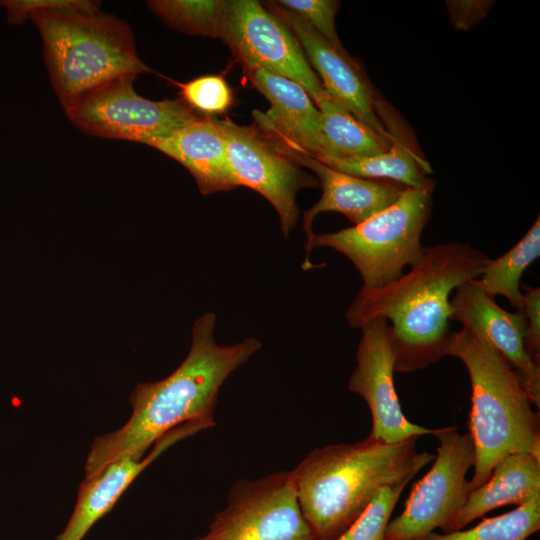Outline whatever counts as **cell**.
<instances>
[{"mask_svg": "<svg viewBox=\"0 0 540 540\" xmlns=\"http://www.w3.org/2000/svg\"><path fill=\"white\" fill-rule=\"evenodd\" d=\"M224 0H151L149 8L185 34L218 37Z\"/></svg>", "mask_w": 540, "mask_h": 540, "instance_id": "obj_24", "label": "cell"}, {"mask_svg": "<svg viewBox=\"0 0 540 540\" xmlns=\"http://www.w3.org/2000/svg\"><path fill=\"white\" fill-rule=\"evenodd\" d=\"M375 111L392 139L388 150L369 157L324 158L319 161L355 177L389 180L406 187L421 186L428 179L425 173L431 171L428 163L416 153L409 137L403 133L399 121L385 102L376 98Z\"/></svg>", "mask_w": 540, "mask_h": 540, "instance_id": "obj_20", "label": "cell"}, {"mask_svg": "<svg viewBox=\"0 0 540 540\" xmlns=\"http://www.w3.org/2000/svg\"><path fill=\"white\" fill-rule=\"evenodd\" d=\"M362 335L356 353L349 390L360 395L372 415L370 436L386 443H397L411 437L435 434L410 422L404 415L394 385V353L390 342L388 321L376 317L361 328Z\"/></svg>", "mask_w": 540, "mask_h": 540, "instance_id": "obj_12", "label": "cell"}, {"mask_svg": "<svg viewBox=\"0 0 540 540\" xmlns=\"http://www.w3.org/2000/svg\"><path fill=\"white\" fill-rule=\"evenodd\" d=\"M493 3V1L482 0H453L446 1V7L455 29L464 31L480 22Z\"/></svg>", "mask_w": 540, "mask_h": 540, "instance_id": "obj_29", "label": "cell"}, {"mask_svg": "<svg viewBox=\"0 0 540 540\" xmlns=\"http://www.w3.org/2000/svg\"><path fill=\"white\" fill-rule=\"evenodd\" d=\"M207 426L200 422L184 423L158 438L149 455L123 456L80 484L73 513L54 540H82L92 526L109 512L133 480L163 451L177 441Z\"/></svg>", "mask_w": 540, "mask_h": 540, "instance_id": "obj_16", "label": "cell"}, {"mask_svg": "<svg viewBox=\"0 0 540 540\" xmlns=\"http://www.w3.org/2000/svg\"><path fill=\"white\" fill-rule=\"evenodd\" d=\"M408 483L381 488L361 515L335 540H384L392 511Z\"/></svg>", "mask_w": 540, "mask_h": 540, "instance_id": "obj_25", "label": "cell"}, {"mask_svg": "<svg viewBox=\"0 0 540 540\" xmlns=\"http://www.w3.org/2000/svg\"><path fill=\"white\" fill-rule=\"evenodd\" d=\"M539 529L540 495H537L508 513L482 520L471 529L433 532L426 540H527Z\"/></svg>", "mask_w": 540, "mask_h": 540, "instance_id": "obj_23", "label": "cell"}, {"mask_svg": "<svg viewBox=\"0 0 540 540\" xmlns=\"http://www.w3.org/2000/svg\"><path fill=\"white\" fill-rule=\"evenodd\" d=\"M269 140L295 164L314 172L321 183V198L303 216L306 243L315 233L312 224L319 214L341 213L357 225L392 205L406 188L394 181L366 179L339 172L298 148Z\"/></svg>", "mask_w": 540, "mask_h": 540, "instance_id": "obj_15", "label": "cell"}, {"mask_svg": "<svg viewBox=\"0 0 540 540\" xmlns=\"http://www.w3.org/2000/svg\"><path fill=\"white\" fill-rule=\"evenodd\" d=\"M540 256L539 216L514 247L496 259H490L477 279L480 287L492 298L505 297L516 309L523 308L521 278Z\"/></svg>", "mask_w": 540, "mask_h": 540, "instance_id": "obj_22", "label": "cell"}, {"mask_svg": "<svg viewBox=\"0 0 540 540\" xmlns=\"http://www.w3.org/2000/svg\"><path fill=\"white\" fill-rule=\"evenodd\" d=\"M521 288L526 317L524 346L530 357L540 364V288L526 284H521Z\"/></svg>", "mask_w": 540, "mask_h": 540, "instance_id": "obj_28", "label": "cell"}, {"mask_svg": "<svg viewBox=\"0 0 540 540\" xmlns=\"http://www.w3.org/2000/svg\"><path fill=\"white\" fill-rule=\"evenodd\" d=\"M452 321L462 323L491 343L510 363L533 405L540 407V364L524 346L526 317L522 309L510 312L489 296L477 279L459 285L450 300Z\"/></svg>", "mask_w": 540, "mask_h": 540, "instance_id": "obj_13", "label": "cell"}, {"mask_svg": "<svg viewBox=\"0 0 540 540\" xmlns=\"http://www.w3.org/2000/svg\"><path fill=\"white\" fill-rule=\"evenodd\" d=\"M317 107L321 113L320 152L314 158L369 157L390 148L389 133L376 132L331 97Z\"/></svg>", "mask_w": 540, "mask_h": 540, "instance_id": "obj_21", "label": "cell"}, {"mask_svg": "<svg viewBox=\"0 0 540 540\" xmlns=\"http://www.w3.org/2000/svg\"><path fill=\"white\" fill-rule=\"evenodd\" d=\"M435 181L406 187L389 207L365 221L332 233L316 234L305 244L304 270L312 269L310 253L330 247L346 256L363 279L365 289L383 287L423 254L421 234L429 219Z\"/></svg>", "mask_w": 540, "mask_h": 540, "instance_id": "obj_6", "label": "cell"}, {"mask_svg": "<svg viewBox=\"0 0 540 540\" xmlns=\"http://www.w3.org/2000/svg\"><path fill=\"white\" fill-rule=\"evenodd\" d=\"M465 365L471 384L469 434L475 464L470 491L481 487L497 462L516 452L540 456V417L508 360L486 339L463 327L452 332L445 356Z\"/></svg>", "mask_w": 540, "mask_h": 540, "instance_id": "obj_5", "label": "cell"}, {"mask_svg": "<svg viewBox=\"0 0 540 540\" xmlns=\"http://www.w3.org/2000/svg\"><path fill=\"white\" fill-rule=\"evenodd\" d=\"M220 38L244 71L263 69L305 89L318 106L330 96L288 26L256 0L224 1Z\"/></svg>", "mask_w": 540, "mask_h": 540, "instance_id": "obj_8", "label": "cell"}, {"mask_svg": "<svg viewBox=\"0 0 540 540\" xmlns=\"http://www.w3.org/2000/svg\"><path fill=\"white\" fill-rule=\"evenodd\" d=\"M280 6L295 12L321 34L343 57L355 61L342 45L335 26V17L340 6L335 0H279Z\"/></svg>", "mask_w": 540, "mask_h": 540, "instance_id": "obj_27", "label": "cell"}, {"mask_svg": "<svg viewBox=\"0 0 540 540\" xmlns=\"http://www.w3.org/2000/svg\"><path fill=\"white\" fill-rule=\"evenodd\" d=\"M437 454L427 474L414 484L403 512L390 520L384 540H426L435 529L448 533L470 493L466 475L475 464L469 433L438 428Z\"/></svg>", "mask_w": 540, "mask_h": 540, "instance_id": "obj_7", "label": "cell"}, {"mask_svg": "<svg viewBox=\"0 0 540 540\" xmlns=\"http://www.w3.org/2000/svg\"><path fill=\"white\" fill-rule=\"evenodd\" d=\"M11 24L38 27L52 85L63 108L121 76L152 72L137 55L129 25L89 0H4Z\"/></svg>", "mask_w": 540, "mask_h": 540, "instance_id": "obj_3", "label": "cell"}, {"mask_svg": "<svg viewBox=\"0 0 540 540\" xmlns=\"http://www.w3.org/2000/svg\"><path fill=\"white\" fill-rule=\"evenodd\" d=\"M195 540H314L290 471L232 485L224 509Z\"/></svg>", "mask_w": 540, "mask_h": 540, "instance_id": "obj_10", "label": "cell"}, {"mask_svg": "<svg viewBox=\"0 0 540 540\" xmlns=\"http://www.w3.org/2000/svg\"><path fill=\"white\" fill-rule=\"evenodd\" d=\"M489 260L467 243L424 247L407 273L380 288H361L346 318L354 328L376 317L386 318L394 371L425 369L445 356L453 332L451 294L462 283L478 279Z\"/></svg>", "mask_w": 540, "mask_h": 540, "instance_id": "obj_1", "label": "cell"}, {"mask_svg": "<svg viewBox=\"0 0 540 540\" xmlns=\"http://www.w3.org/2000/svg\"><path fill=\"white\" fill-rule=\"evenodd\" d=\"M148 145L186 167L203 195L238 187L228 162L225 136L216 119L199 117Z\"/></svg>", "mask_w": 540, "mask_h": 540, "instance_id": "obj_18", "label": "cell"}, {"mask_svg": "<svg viewBox=\"0 0 540 540\" xmlns=\"http://www.w3.org/2000/svg\"><path fill=\"white\" fill-rule=\"evenodd\" d=\"M175 84L179 87L180 99L191 109L210 114L221 113L232 104L231 89L221 76L205 75Z\"/></svg>", "mask_w": 540, "mask_h": 540, "instance_id": "obj_26", "label": "cell"}, {"mask_svg": "<svg viewBox=\"0 0 540 540\" xmlns=\"http://www.w3.org/2000/svg\"><path fill=\"white\" fill-rule=\"evenodd\" d=\"M216 319L214 313H206L196 320L188 355L175 371L162 380L136 386L130 397L132 413L128 421L93 441L85 463V478L123 456H143L158 438L184 423L215 426L220 388L262 346L253 337L219 345L214 337Z\"/></svg>", "mask_w": 540, "mask_h": 540, "instance_id": "obj_2", "label": "cell"}, {"mask_svg": "<svg viewBox=\"0 0 540 540\" xmlns=\"http://www.w3.org/2000/svg\"><path fill=\"white\" fill-rule=\"evenodd\" d=\"M244 72L270 103L266 113L253 112L260 131L275 142L316 157L320 152L321 113L305 89L288 78L263 69Z\"/></svg>", "mask_w": 540, "mask_h": 540, "instance_id": "obj_17", "label": "cell"}, {"mask_svg": "<svg viewBox=\"0 0 540 540\" xmlns=\"http://www.w3.org/2000/svg\"><path fill=\"white\" fill-rule=\"evenodd\" d=\"M269 7L291 30L327 94L357 119L382 135H388L375 111L376 95L357 61L340 55L331 44L295 12L275 1ZM312 68V69H313ZM315 72V73H316Z\"/></svg>", "mask_w": 540, "mask_h": 540, "instance_id": "obj_14", "label": "cell"}, {"mask_svg": "<svg viewBox=\"0 0 540 540\" xmlns=\"http://www.w3.org/2000/svg\"><path fill=\"white\" fill-rule=\"evenodd\" d=\"M226 140L227 157L238 186L248 187L265 197L276 210L284 237L299 217L297 193L318 185L317 180L252 126L218 120Z\"/></svg>", "mask_w": 540, "mask_h": 540, "instance_id": "obj_11", "label": "cell"}, {"mask_svg": "<svg viewBox=\"0 0 540 540\" xmlns=\"http://www.w3.org/2000/svg\"><path fill=\"white\" fill-rule=\"evenodd\" d=\"M136 75L115 78L65 108L68 119L93 136L148 145L199 116L181 99L153 101L134 89Z\"/></svg>", "mask_w": 540, "mask_h": 540, "instance_id": "obj_9", "label": "cell"}, {"mask_svg": "<svg viewBox=\"0 0 540 540\" xmlns=\"http://www.w3.org/2000/svg\"><path fill=\"white\" fill-rule=\"evenodd\" d=\"M537 495H540V456L529 452L508 454L497 462L481 487L470 491L448 533L461 530L495 508L519 506Z\"/></svg>", "mask_w": 540, "mask_h": 540, "instance_id": "obj_19", "label": "cell"}, {"mask_svg": "<svg viewBox=\"0 0 540 540\" xmlns=\"http://www.w3.org/2000/svg\"><path fill=\"white\" fill-rule=\"evenodd\" d=\"M418 437L386 443L368 436L315 448L290 471L314 540H335L385 486L410 481L435 455L418 452Z\"/></svg>", "mask_w": 540, "mask_h": 540, "instance_id": "obj_4", "label": "cell"}]
</instances>
